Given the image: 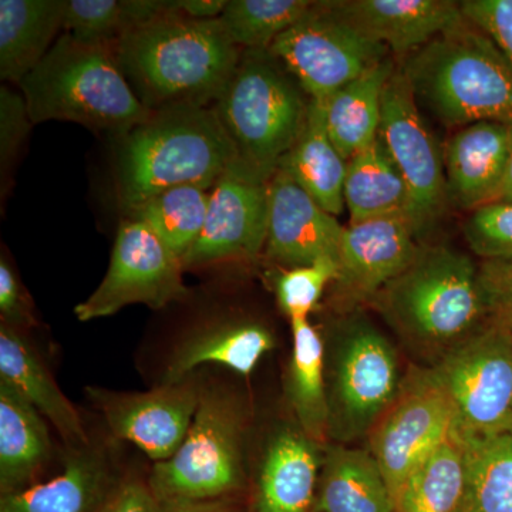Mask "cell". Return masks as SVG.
Returning <instances> with one entry per match:
<instances>
[{
	"label": "cell",
	"mask_w": 512,
	"mask_h": 512,
	"mask_svg": "<svg viewBox=\"0 0 512 512\" xmlns=\"http://www.w3.org/2000/svg\"><path fill=\"white\" fill-rule=\"evenodd\" d=\"M121 72L150 111L212 107L242 50L220 19H191L174 9L131 29L114 46Z\"/></svg>",
	"instance_id": "6da1fadb"
},
{
	"label": "cell",
	"mask_w": 512,
	"mask_h": 512,
	"mask_svg": "<svg viewBox=\"0 0 512 512\" xmlns=\"http://www.w3.org/2000/svg\"><path fill=\"white\" fill-rule=\"evenodd\" d=\"M235 164V150L214 107L153 111L120 137L114 168L121 210L183 185L212 190Z\"/></svg>",
	"instance_id": "7a4b0ae2"
},
{
	"label": "cell",
	"mask_w": 512,
	"mask_h": 512,
	"mask_svg": "<svg viewBox=\"0 0 512 512\" xmlns=\"http://www.w3.org/2000/svg\"><path fill=\"white\" fill-rule=\"evenodd\" d=\"M369 305L404 342L439 360L487 323L478 266L443 245H421L409 268Z\"/></svg>",
	"instance_id": "3957f363"
},
{
	"label": "cell",
	"mask_w": 512,
	"mask_h": 512,
	"mask_svg": "<svg viewBox=\"0 0 512 512\" xmlns=\"http://www.w3.org/2000/svg\"><path fill=\"white\" fill-rule=\"evenodd\" d=\"M399 66L417 103L444 126L457 130L483 121L512 126V64L467 19Z\"/></svg>",
	"instance_id": "277c9868"
},
{
	"label": "cell",
	"mask_w": 512,
	"mask_h": 512,
	"mask_svg": "<svg viewBox=\"0 0 512 512\" xmlns=\"http://www.w3.org/2000/svg\"><path fill=\"white\" fill-rule=\"evenodd\" d=\"M33 124L72 121L124 136L150 119L128 84L114 46L80 42L69 33L19 84Z\"/></svg>",
	"instance_id": "5b68a950"
},
{
	"label": "cell",
	"mask_w": 512,
	"mask_h": 512,
	"mask_svg": "<svg viewBox=\"0 0 512 512\" xmlns=\"http://www.w3.org/2000/svg\"><path fill=\"white\" fill-rule=\"evenodd\" d=\"M268 50H242L214 110L235 150L239 173L269 183L301 136L309 97Z\"/></svg>",
	"instance_id": "8992f818"
},
{
	"label": "cell",
	"mask_w": 512,
	"mask_h": 512,
	"mask_svg": "<svg viewBox=\"0 0 512 512\" xmlns=\"http://www.w3.org/2000/svg\"><path fill=\"white\" fill-rule=\"evenodd\" d=\"M245 414L224 389L201 392L200 404L177 453L154 464L148 487L156 500L229 498L244 485Z\"/></svg>",
	"instance_id": "52a82bcc"
},
{
	"label": "cell",
	"mask_w": 512,
	"mask_h": 512,
	"mask_svg": "<svg viewBox=\"0 0 512 512\" xmlns=\"http://www.w3.org/2000/svg\"><path fill=\"white\" fill-rule=\"evenodd\" d=\"M326 360L328 436L349 443L369 436L399 393V357L369 320L353 316L336 325Z\"/></svg>",
	"instance_id": "ba28073f"
},
{
	"label": "cell",
	"mask_w": 512,
	"mask_h": 512,
	"mask_svg": "<svg viewBox=\"0 0 512 512\" xmlns=\"http://www.w3.org/2000/svg\"><path fill=\"white\" fill-rule=\"evenodd\" d=\"M430 370L453 406L457 439L512 433L510 330L487 322Z\"/></svg>",
	"instance_id": "9c48e42d"
},
{
	"label": "cell",
	"mask_w": 512,
	"mask_h": 512,
	"mask_svg": "<svg viewBox=\"0 0 512 512\" xmlns=\"http://www.w3.org/2000/svg\"><path fill=\"white\" fill-rule=\"evenodd\" d=\"M309 99L326 100L389 59L390 50L343 22L326 2L312 8L268 50Z\"/></svg>",
	"instance_id": "30bf717a"
},
{
	"label": "cell",
	"mask_w": 512,
	"mask_h": 512,
	"mask_svg": "<svg viewBox=\"0 0 512 512\" xmlns=\"http://www.w3.org/2000/svg\"><path fill=\"white\" fill-rule=\"evenodd\" d=\"M456 429L453 406L430 369L413 370L369 433L370 453L389 487L392 504L421 461Z\"/></svg>",
	"instance_id": "8fae6325"
},
{
	"label": "cell",
	"mask_w": 512,
	"mask_h": 512,
	"mask_svg": "<svg viewBox=\"0 0 512 512\" xmlns=\"http://www.w3.org/2000/svg\"><path fill=\"white\" fill-rule=\"evenodd\" d=\"M184 266L143 222H121L109 269L96 291L74 308L82 322L107 318L128 305L161 309L187 298Z\"/></svg>",
	"instance_id": "7c38bea8"
},
{
	"label": "cell",
	"mask_w": 512,
	"mask_h": 512,
	"mask_svg": "<svg viewBox=\"0 0 512 512\" xmlns=\"http://www.w3.org/2000/svg\"><path fill=\"white\" fill-rule=\"evenodd\" d=\"M377 137L409 187L421 234L439 220L448 204L443 148L421 116L400 66L384 87Z\"/></svg>",
	"instance_id": "4fadbf2b"
},
{
	"label": "cell",
	"mask_w": 512,
	"mask_h": 512,
	"mask_svg": "<svg viewBox=\"0 0 512 512\" xmlns=\"http://www.w3.org/2000/svg\"><path fill=\"white\" fill-rule=\"evenodd\" d=\"M419 237L416 222L404 215L349 224L340 242L333 305L350 313L372 302L419 255Z\"/></svg>",
	"instance_id": "5bb4252c"
},
{
	"label": "cell",
	"mask_w": 512,
	"mask_h": 512,
	"mask_svg": "<svg viewBox=\"0 0 512 512\" xmlns=\"http://www.w3.org/2000/svg\"><path fill=\"white\" fill-rule=\"evenodd\" d=\"M87 392L114 437L130 441L156 463L177 453L201 397L200 387L188 380L161 383L143 393H117L97 387H89Z\"/></svg>",
	"instance_id": "9a60e30c"
},
{
	"label": "cell",
	"mask_w": 512,
	"mask_h": 512,
	"mask_svg": "<svg viewBox=\"0 0 512 512\" xmlns=\"http://www.w3.org/2000/svg\"><path fill=\"white\" fill-rule=\"evenodd\" d=\"M269 183L234 167L210 192L200 237L183 256L184 269L225 261H248L261 254L268 237Z\"/></svg>",
	"instance_id": "2e32d148"
},
{
	"label": "cell",
	"mask_w": 512,
	"mask_h": 512,
	"mask_svg": "<svg viewBox=\"0 0 512 512\" xmlns=\"http://www.w3.org/2000/svg\"><path fill=\"white\" fill-rule=\"evenodd\" d=\"M268 237L266 256L276 264L298 268L320 259L338 261L345 227L278 170L268 184Z\"/></svg>",
	"instance_id": "e0dca14e"
},
{
	"label": "cell",
	"mask_w": 512,
	"mask_h": 512,
	"mask_svg": "<svg viewBox=\"0 0 512 512\" xmlns=\"http://www.w3.org/2000/svg\"><path fill=\"white\" fill-rule=\"evenodd\" d=\"M329 9L357 32L402 59L464 20L451 0H330Z\"/></svg>",
	"instance_id": "ac0fdd59"
},
{
	"label": "cell",
	"mask_w": 512,
	"mask_h": 512,
	"mask_svg": "<svg viewBox=\"0 0 512 512\" xmlns=\"http://www.w3.org/2000/svg\"><path fill=\"white\" fill-rule=\"evenodd\" d=\"M510 141L508 124L483 121L457 128L443 146L448 202L468 211L497 202Z\"/></svg>",
	"instance_id": "d6986e66"
},
{
	"label": "cell",
	"mask_w": 512,
	"mask_h": 512,
	"mask_svg": "<svg viewBox=\"0 0 512 512\" xmlns=\"http://www.w3.org/2000/svg\"><path fill=\"white\" fill-rule=\"evenodd\" d=\"M59 476L25 490L2 495L0 512H101L119 488L103 450L72 447Z\"/></svg>",
	"instance_id": "ffe728a7"
},
{
	"label": "cell",
	"mask_w": 512,
	"mask_h": 512,
	"mask_svg": "<svg viewBox=\"0 0 512 512\" xmlns=\"http://www.w3.org/2000/svg\"><path fill=\"white\" fill-rule=\"evenodd\" d=\"M320 468L316 441L301 429L276 431L262 458L255 512H311Z\"/></svg>",
	"instance_id": "44dd1931"
},
{
	"label": "cell",
	"mask_w": 512,
	"mask_h": 512,
	"mask_svg": "<svg viewBox=\"0 0 512 512\" xmlns=\"http://www.w3.org/2000/svg\"><path fill=\"white\" fill-rule=\"evenodd\" d=\"M0 382L8 384L37 412L52 421L70 447L90 443L82 417L57 386L36 350L19 329L5 323L0 328Z\"/></svg>",
	"instance_id": "7402d4cb"
},
{
	"label": "cell",
	"mask_w": 512,
	"mask_h": 512,
	"mask_svg": "<svg viewBox=\"0 0 512 512\" xmlns=\"http://www.w3.org/2000/svg\"><path fill=\"white\" fill-rule=\"evenodd\" d=\"M274 345L272 333L259 323L232 320L207 326L175 348L161 383L183 382L192 370L207 363L247 376Z\"/></svg>",
	"instance_id": "603a6c76"
},
{
	"label": "cell",
	"mask_w": 512,
	"mask_h": 512,
	"mask_svg": "<svg viewBox=\"0 0 512 512\" xmlns=\"http://www.w3.org/2000/svg\"><path fill=\"white\" fill-rule=\"evenodd\" d=\"M67 0H0V79L22 80L45 59L64 29Z\"/></svg>",
	"instance_id": "cb8c5ba5"
},
{
	"label": "cell",
	"mask_w": 512,
	"mask_h": 512,
	"mask_svg": "<svg viewBox=\"0 0 512 512\" xmlns=\"http://www.w3.org/2000/svg\"><path fill=\"white\" fill-rule=\"evenodd\" d=\"M346 165L348 161L333 146L326 128L325 100L311 99L301 136L282 158L278 170L336 217L345 210Z\"/></svg>",
	"instance_id": "d4e9b609"
},
{
	"label": "cell",
	"mask_w": 512,
	"mask_h": 512,
	"mask_svg": "<svg viewBox=\"0 0 512 512\" xmlns=\"http://www.w3.org/2000/svg\"><path fill=\"white\" fill-rule=\"evenodd\" d=\"M52 453L42 414L8 384L0 382V490H25Z\"/></svg>",
	"instance_id": "484cf974"
},
{
	"label": "cell",
	"mask_w": 512,
	"mask_h": 512,
	"mask_svg": "<svg viewBox=\"0 0 512 512\" xmlns=\"http://www.w3.org/2000/svg\"><path fill=\"white\" fill-rule=\"evenodd\" d=\"M343 197L349 224L404 215L416 222L420 232L409 187L379 137L349 158Z\"/></svg>",
	"instance_id": "4316f807"
},
{
	"label": "cell",
	"mask_w": 512,
	"mask_h": 512,
	"mask_svg": "<svg viewBox=\"0 0 512 512\" xmlns=\"http://www.w3.org/2000/svg\"><path fill=\"white\" fill-rule=\"evenodd\" d=\"M318 485V512H393L389 487L370 451L329 446Z\"/></svg>",
	"instance_id": "83f0119b"
},
{
	"label": "cell",
	"mask_w": 512,
	"mask_h": 512,
	"mask_svg": "<svg viewBox=\"0 0 512 512\" xmlns=\"http://www.w3.org/2000/svg\"><path fill=\"white\" fill-rule=\"evenodd\" d=\"M396 67L389 57L325 100L330 140L346 161L376 140L384 87Z\"/></svg>",
	"instance_id": "f1b7e54d"
},
{
	"label": "cell",
	"mask_w": 512,
	"mask_h": 512,
	"mask_svg": "<svg viewBox=\"0 0 512 512\" xmlns=\"http://www.w3.org/2000/svg\"><path fill=\"white\" fill-rule=\"evenodd\" d=\"M293 348L286 394L299 429L319 443L328 436L326 346L309 319L291 320Z\"/></svg>",
	"instance_id": "f546056e"
},
{
	"label": "cell",
	"mask_w": 512,
	"mask_h": 512,
	"mask_svg": "<svg viewBox=\"0 0 512 512\" xmlns=\"http://www.w3.org/2000/svg\"><path fill=\"white\" fill-rule=\"evenodd\" d=\"M466 451L456 437L414 468L393 500V512H461L467 504Z\"/></svg>",
	"instance_id": "4dcf8cb0"
},
{
	"label": "cell",
	"mask_w": 512,
	"mask_h": 512,
	"mask_svg": "<svg viewBox=\"0 0 512 512\" xmlns=\"http://www.w3.org/2000/svg\"><path fill=\"white\" fill-rule=\"evenodd\" d=\"M207 188L183 185L160 192L126 212L128 220L143 222L175 255L190 251L207 220Z\"/></svg>",
	"instance_id": "1f68e13d"
},
{
	"label": "cell",
	"mask_w": 512,
	"mask_h": 512,
	"mask_svg": "<svg viewBox=\"0 0 512 512\" xmlns=\"http://www.w3.org/2000/svg\"><path fill=\"white\" fill-rule=\"evenodd\" d=\"M171 9L165 0H67L64 30L80 42L116 46L131 29Z\"/></svg>",
	"instance_id": "d6a6232c"
},
{
	"label": "cell",
	"mask_w": 512,
	"mask_h": 512,
	"mask_svg": "<svg viewBox=\"0 0 512 512\" xmlns=\"http://www.w3.org/2000/svg\"><path fill=\"white\" fill-rule=\"evenodd\" d=\"M457 440L467 457V504L476 512H512V433Z\"/></svg>",
	"instance_id": "836d02e7"
},
{
	"label": "cell",
	"mask_w": 512,
	"mask_h": 512,
	"mask_svg": "<svg viewBox=\"0 0 512 512\" xmlns=\"http://www.w3.org/2000/svg\"><path fill=\"white\" fill-rule=\"evenodd\" d=\"M311 0H229L221 23L241 50H269L312 8Z\"/></svg>",
	"instance_id": "e575fe53"
},
{
	"label": "cell",
	"mask_w": 512,
	"mask_h": 512,
	"mask_svg": "<svg viewBox=\"0 0 512 512\" xmlns=\"http://www.w3.org/2000/svg\"><path fill=\"white\" fill-rule=\"evenodd\" d=\"M338 275V261L320 259L312 265L286 269L275 278V293L282 311L289 319H308L316 308L326 286Z\"/></svg>",
	"instance_id": "d590c367"
},
{
	"label": "cell",
	"mask_w": 512,
	"mask_h": 512,
	"mask_svg": "<svg viewBox=\"0 0 512 512\" xmlns=\"http://www.w3.org/2000/svg\"><path fill=\"white\" fill-rule=\"evenodd\" d=\"M464 237L474 254L485 259L512 256V202H490L471 211Z\"/></svg>",
	"instance_id": "8d00e7d4"
},
{
	"label": "cell",
	"mask_w": 512,
	"mask_h": 512,
	"mask_svg": "<svg viewBox=\"0 0 512 512\" xmlns=\"http://www.w3.org/2000/svg\"><path fill=\"white\" fill-rule=\"evenodd\" d=\"M478 285L487 322L512 332V256L481 262Z\"/></svg>",
	"instance_id": "74e56055"
},
{
	"label": "cell",
	"mask_w": 512,
	"mask_h": 512,
	"mask_svg": "<svg viewBox=\"0 0 512 512\" xmlns=\"http://www.w3.org/2000/svg\"><path fill=\"white\" fill-rule=\"evenodd\" d=\"M33 123L29 117L25 97L13 92L9 87H0V170L2 187L9 178L10 167L20 147L29 136Z\"/></svg>",
	"instance_id": "f35d334b"
},
{
	"label": "cell",
	"mask_w": 512,
	"mask_h": 512,
	"mask_svg": "<svg viewBox=\"0 0 512 512\" xmlns=\"http://www.w3.org/2000/svg\"><path fill=\"white\" fill-rule=\"evenodd\" d=\"M461 13L490 37L512 64V0H464Z\"/></svg>",
	"instance_id": "ab89813d"
},
{
	"label": "cell",
	"mask_w": 512,
	"mask_h": 512,
	"mask_svg": "<svg viewBox=\"0 0 512 512\" xmlns=\"http://www.w3.org/2000/svg\"><path fill=\"white\" fill-rule=\"evenodd\" d=\"M0 315L2 323L12 328L35 325L28 292L20 284L18 275L5 256L0 259Z\"/></svg>",
	"instance_id": "60d3db41"
},
{
	"label": "cell",
	"mask_w": 512,
	"mask_h": 512,
	"mask_svg": "<svg viewBox=\"0 0 512 512\" xmlns=\"http://www.w3.org/2000/svg\"><path fill=\"white\" fill-rule=\"evenodd\" d=\"M101 512H156V498L150 487L130 480L120 484Z\"/></svg>",
	"instance_id": "b9f144b4"
},
{
	"label": "cell",
	"mask_w": 512,
	"mask_h": 512,
	"mask_svg": "<svg viewBox=\"0 0 512 512\" xmlns=\"http://www.w3.org/2000/svg\"><path fill=\"white\" fill-rule=\"evenodd\" d=\"M156 512H239L229 498L222 500H156Z\"/></svg>",
	"instance_id": "7bdbcfd3"
},
{
	"label": "cell",
	"mask_w": 512,
	"mask_h": 512,
	"mask_svg": "<svg viewBox=\"0 0 512 512\" xmlns=\"http://www.w3.org/2000/svg\"><path fill=\"white\" fill-rule=\"evenodd\" d=\"M227 0H174V9L191 19H220Z\"/></svg>",
	"instance_id": "ee69618b"
},
{
	"label": "cell",
	"mask_w": 512,
	"mask_h": 512,
	"mask_svg": "<svg viewBox=\"0 0 512 512\" xmlns=\"http://www.w3.org/2000/svg\"><path fill=\"white\" fill-rule=\"evenodd\" d=\"M498 201L512 202V126L510 151H508L507 167H505L503 185H501Z\"/></svg>",
	"instance_id": "f6af8a7d"
},
{
	"label": "cell",
	"mask_w": 512,
	"mask_h": 512,
	"mask_svg": "<svg viewBox=\"0 0 512 512\" xmlns=\"http://www.w3.org/2000/svg\"><path fill=\"white\" fill-rule=\"evenodd\" d=\"M461 512H476L473 510V508L470 507V505L466 504V507H464V510Z\"/></svg>",
	"instance_id": "bcb514c9"
},
{
	"label": "cell",
	"mask_w": 512,
	"mask_h": 512,
	"mask_svg": "<svg viewBox=\"0 0 512 512\" xmlns=\"http://www.w3.org/2000/svg\"><path fill=\"white\" fill-rule=\"evenodd\" d=\"M512 333V332H511Z\"/></svg>",
	"instance_id": "7dc6e473"
}]
</instances>
